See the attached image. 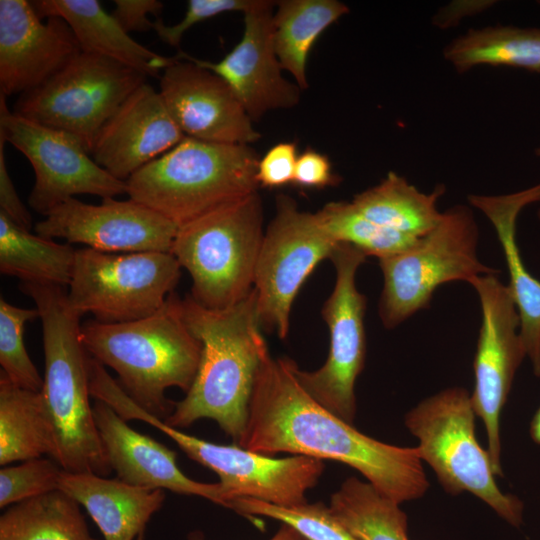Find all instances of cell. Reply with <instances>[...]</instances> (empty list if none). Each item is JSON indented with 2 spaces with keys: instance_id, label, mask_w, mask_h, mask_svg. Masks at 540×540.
<instances>
[{
  "instance_id": "35",
  "label": "cell",
  "mask_w": 540,
  "mask_h": 540,
  "mask_svg": "<svg viewBox=\"0 0 540 540\" xmlns=\"http://www.w3.org/2000/svg\"><path fill=\"white\" fill-rule=\"evenodd\" d=\"M63 468L55 461L35 458L0 470V507L59 489Z\"/></svg>"
},
{
  "instance_id": "22",
  "label": "cell",
  "mask_w": 540,
  "mask_h": 540,
  "mask_svg": "<svg viewBox=\"0 0 540 540\" xmlns=\"http://www.w3.org/2000/svg\"><path fill=\"white\" fill-rule=\"evenodd\" d=\"M470 205L492 223L509 273L507 285L520 319L519 333L533 372L540 377V281L525 268L516 243V221L521 210L540 201V183L511 194L469 195Z\"/></svg>"
},
{
  "instance_id": "19",
  "label": "cell",
  "mask_w": 540,
  "mask_h": 540,
  "mask_svg": "<svg viewBox=\"0 0 540 540\" xmlns=\"http://www.w3.org/2000/svg\"><path fill=\"white\" fill-rule=\"evenodd\" d=\"M41 19L30 1L0 0V93L6 97L43 85L81 51L65 20Z\"/></svg>"
},
{
  "instance_id": "5",
  "label": "cell",
  "mask_w": 540,
  "mask_h": 540,
  "mask_svg": "<svg viewBox=\"0 0 540 540\" xmlns=\"http://www.w3.org/2000/svg\"><path fill=\"white\" fill-rule=\"evenodd\" d=\"M258 161L250 145L185 137L131 175L127 194L181 226L257 192Z\"/></svg>"
},
{
  "instance_id": "43",
  "label": "cell",
  "mask_w": 540,
  "mask_h": 540,
  "mask_svg": "<svg viewBox=\"0 0 540 540\" xmlns=\"http://www.w3.org/2000/svg\"><path fill=\"white\" fill-rule=\"evenodd\" d=\"M530 436L535 443L540 444V408L531 421Z\"/></svg>"
},
{
  "instance_id": "17",
  "label": "cell",
  "mask_w": 540,
  "mask_h": 540,
  "mask_svg": "<svg viewBox=\"0 0 540 540\" xmlns=\"http://www.w3.org/2000/svg\"><path fill=\"white\" fill-rule=\"evenodd\" d=\"M273 7L272 1L258 0L243 13L242 37L220 61L197 59L185 52L176 56L220 76L252 121L270 110L294 107L301 96V88L284 78L281 72L273 40Z\"/></svg>"
},
{
  "instance_id": "7",
  "label": "cell",
  "mask_w": 540,
  "mask_h": 540,
  "mask_svg": "<svg viewBox=\"0 0 540 540\" xmlns=\"http://www.w3.org/2000/svg\"><path fill=\"white\" fill-rule=\"evenodd\" d=\"M475 416L468 390L452 387L422 400L405 415L404 422L419 441L421 460L434 470L447 493L469 492L519 528L523 503L499 489L490 455L475 436Z\"/></svg>"
},
{
  "instance_id": "32",
  "label": "cell",
  "mask_w": 540,
  "mask_h": 540,
  "mask_svg": "<svg viewBox=\"0 0 540 540\" xmlns=\"http://www.w3.org/2000/svg\"><path fill=\"white\" fill-rule=\"evenodd\" d=\"M316 216L335 242L350 244L366 256H376L379 260L402 253L416 243L374 224L352 202H329Z\"/></svg>"
},
{
  "instance_id": "40",
  "label": "cell",
  "mask_w": 540,
  "mask_h": 540,
  "mask_svg": "<svg viewBox=\"0 0 540 540\" xmlns=\"http://www.w3.org/2000/svg\"><path fill=\"white\" fill-rule=\"evenodd\" d=\"M5 143V139L0 135V212L17 226L30 231L32 216L20 200L9 175L4 152Z\"/></svg>"
},
{
  "instance_id": "36",
  "label": "cell",
  "mask_w": 540,
  "mask_h": 540,
  "mask_svg": "<svg viewBox=\"0 0 540 540\" xmlns=\"http://www.w3.org/2000/svg\"><path fill=\"white\" fill-rule=\"evenodd\" d=\"M258 0H189L183 19L175 25H166L160 18L153 23L159 38L172 47H178L184 33L195 24L225 12H246Z\"/></svg>"
},
{
  "instance_id": "44",
  "label": "cell",
  "mask_w": 540,
  "mask_h": 540,
  "mask_svg": "<svg viewBox=\"0 0 540 540\" xmlns=\"http://www.w3.org/2000/svg\"><path fill=\"white\" fill-rule=\"evenodd\" d=\"M535 155L540 158V147L536 148Z\"/></svg>"
},
{
  "instance_id": "1",
  "label": "cell",
  "mask_w": 540,
  "mask_h": 540,
  "mask_svg": "<svg viewBox=\"0 0 540 540\" xmlns=\"http://www.w3.org/2000/svg\"><path fill=\"white\" fill-rule=\"evenodd\" d=\"M288 357L269 353L257 371L244 432L237 445L262 454L289 453L348 465L401 504L429 487L417 447L369 437L316 402Z\"/></svg>"
},
{
  "instance_id": "16",
  "label": "cell",
  "mask_w": 540,
  "mask_h": 540,
  "mask_svg": "<svg viewBox=\"0 0 540 540\" xmlns=\"http://www.w3.org/2000/svg\"><path fill=\"white\" fill-rule=\"evenodd\" d=\"M178 225L133 200L102 199L98 205L70 198L34 226L49 239L111 253L170 252Z\"/></svg>"
},
{
  "instance_id": "10",
  "label": "cell",
  "mask_w": 540,
  "mask_h": 540,
  "mask_svg": "<svg viewBox=\"0 0 540 540\" xmlns=\"http://www.w3.org/2000/svg\"><path fill=\"white\" fill-rule=\"evenodd\" d=\"M146 78L112 59L80 51L43 85L20 95L12 112L76 136L91 153L101 128Z\"/></svg>"
},
{
  "instance_id": "24",
  "label": "cell",
  "mask_w": 540,
  "mask_h": 540,
  "mask_svg": "<svg viewBox=\"0 0 540 540\" xmlns=\"http://www.w3.org/2000/svg\"><path fill=\"white\" fill-rule=\"evenodd\" d=\"M30 2L40 18L65 20L83 52L112 59L147 77H157L174 61L135 41L97 0Z\"/></svg>"
},
{
  "instance_id": "34",
  "label": "cell",
  "mask_w": 540,
  "mask_h": 540,
  "mask_svg": "<svg viewBox=\"0 0 540 540\" xmlns=\"http://www.w3.org/2000/svg\"><path fill=\"white\" fill-rule=\"evenodd\" d=\"M39 316L36 307L21 308L0 299L1 372L14 384L32 391H41L44 379L26 350L23 335L25 324Z\"/></svg>"
},
{
  "instance_id": "42",
  "label": "cell",
  "mask_w": 540,
  "mask_h": 540,
  "mask_svg": "<svg viewBox=\"0 0 540 540\" xmlns=\"http://www.w3.org/2000/svg\"><path fill=\"white\" fill-rule=\"evenodd\" d=\"M188 540H205L199 532L191 533ZM270 540H306L288 525L283 524Z\"/></svg>"
},
{
  "instance_id": "41",
  "label": "cell",
  "mask_w": 540,
  "mask_h": 540,
  "mask_svg": "<svg viewBox=\"0 0 540 540\" xmlns=\"http://www.w3.org/2000/svg\"><path fill=\"white\" fill-rule=\"evenodd\" d=\"M495 1H453L442 7L432 18V23L440 28H449L473 14L480 13L493 5Z\"/></svg>"
},
{
  "instance_id": "2",
  "label": "cell",
  "mask_w": 540,
  "mask_h": 540,
  "mask_svg": "<svg viewBox=\"0 0 540 540\" xmlns=\"http://www.w3.org/2000/svg\"><path fill=\"white\" fill-rule=\"evenodd\" d=\"M187 325L202 343L195 379L164 421L185 428L214 420L238 444L248 418L259 366L269 353L261 332L255 289L224 310H209L188 295L181 299Z\"/></svg>"
},
{
  "instance_id": "3",
  "label": "cell",
  "mask_w": 540,
  "mask_h": 540,
  "mask_svg": "<svg viewBox=\"0 0 540 540\" xmlns=\"http://www.w3.org/2000/svg\"><path fill=\"white\" fill-rule=\"evenodd\" d=\"M81 340L91 357L117 373V382L136 404L163 420L175 406L166 390L177 387L186 393L202 354V343L187 325L181 299L173 293L156 313L140 320L85 322Z\"/></svg>"
},
{
  "instance_id": "4",
  "label": "cell",
  "mask_w": 540,
  "mask_h": 540,
  "mask_svg": "<svg viewBox=\"0 0 540 540\" xmlns=\"http://www.w3.org/2000/svg\"><path fill=\"white\" fill-rule=\"evenodd\" d=\"M19 288L34 301L42 322L45 374L41 393L55 431V461L67 472L105 477L112 468L89 400L81 317L69 307L65 287L21 282Z\"/></svg>"
},
{
  "instance_id": "30",
  "label": "cell",
  "mask_w": 540,
  "mask_h": 540,
  "mask_svg": "<svg viewBox=\"0 0 540 540\" xmlns=\"http://www.w3.org/2000/svg\"><path fill=\"white\" fill-rule=\"evenodd\" d=\"M0 540H97L79 504L56 490L11 507L0 517Z\"/></svg>"
},
{
  "instance_id": "23",
  "label": "cell",
  "mask_w": 540,
  "mask_h": 540,
  "mask_svg": "<svg viewBox=\"0 0 540 540\" xmlns=\"http://www.w3.org/2000/svg\"><path fill=\"white\" fill-rule=\"evenodd\" d=\"M58 490L84 506L104 540H142L147 523L165 500L163 489L65 470L61 473Z\"/></svg>"
},
{
  "instance_id": "21",
  "label": "cell",
  "mask_w": 540,
  "mask_h": 540,
  "mask_svg": "<svg viewBox=\"0 0 540 540\" xmlns=\"http://www.w3.org/2000/svg\"><path fill=\"white\" fill-rule=\"evenodd\" d=\"M93 413L118 479L134 486L199 496L230 509L232 499L219 482L203 483L187 477L177 465L175 451L132 429L108 404L95 400Z\"/></svg>"
},
{
  "instance_id": "28",
  "label": "cell",
  "mask_w": 540,
  "mask_h": 540,
  "mask_svg": "<svg viewBox=\"0 0 540 540\" xmlns=\"http://www.w3.org/2000/svg\"><path fill=\"white\" fill-rule=\"evenodd\" d=\"M443 55L458 73L478 65L540 72V28L488 26L469 29L448 43Z\"/></svg>"
},
{
  "instance_id": "33",
  "label": "cell",
  "mask_w": 540,
  "mask_h": 540,
  "mask_svg": "<svg viewBox=\"0 0 540 540\" xmlns=\"http://www.w3.org/2000/svg\"><path fill=\"white\" fill-rule=\"evenodd\" d=\"M230 509L243 516H263L290 526L306 540H358L322 502L279 506L254 498H237Z\"/></svg>"
},
{
  "instance_id": "38",
  "label": "cell",
  "mask_w": 540,
  "mask_h": 540,
  "mask_svg": "<svg viewBox=\"0 0 540 540\" xmlns=\"http://www.w3.org/2000/svg\"><path fill=\"white\" fill-rule=\"evenodd\" d=\"M339 182L326 155L313 149L302 152L296 162L293 183L302 188H325Z\"/></svg>"
},
{
  "instance_id": "6",
  "label": "cell",
  "mask_w": 540,
  "mask_h": 540,
  "mask_svg": "<svg viewBox=\"0 0 540 540\" xmlns=\"http://www.w3.org/2000/svg\"><path fill=\"white\" fill-rule=\"evenodd\" d=\"M264 232L258 192L178 227L170 253L189 272L197 304L224 310L252 291Z\"/></svg>"
},
{
  "instance_id": "14",
  "label": "cell",
  "mask_w": 540,
  "mask_h": 540,
  "mask_svg": "<svg viewBox=\"0 0 540 540\" xmlns=\"http://www.w3.org/2000/svg\"><path fill=\"white\" fill-rule=\"evenodd\" d=\"M0 135L31 163L35 182L29 206L46 215L77 194L113 198L127 194L126 181L99 166L74 135L14 114L0 93Z\"/></svg>"
},
{
  "instance_id": "20",
  "label": "cell",
  "mask_w": 540,
  "mask_h": 540,
  "mask_svg": "<svg viewBox=\"0 0 540 540\" xmlns=\"http://www.w3.org/2000/svg\"><path fill=\"white\" fill-rule=\"evenodd\" d=\"M185 137L160 92L145 82L104 124L90 154L112 176L127 181Z\"/></svg>"
},
{
  "instance_id": "15",
  "label": "cell",
  "mask_w": 540,
  "mask_h": 540,
  "mask_svg": "<svg viewBox=\"0 0 540 540\" xmlns=\"http://www.w3.org/2000/svg\"><path fill=\"white\" fill-rule=\"evenodd\" d=\"M468 283L477 292L482 312L471 401L485 427L494 473L502 476L499 419L515 373L527 355L519 333L518 311L507 285L496 274L479 275Z\"/></svg>"
},
{
  "instance_id": "8",
  "label": "cell",
  "mask_w": 540,
  "mask_h": 540,
  "mask_svg": "<svg viewBox=\"0 0 540 540\" xmlns=\"http://www.w3.org/2000/svg\"><path fill=\"white\" fill-rule=\"evenodd\" d=\"M479 228L472 210L457 204L411 248L380 259L383 289L379 316L395 328L420 310L428 309L435 290L452 281L469 282L479 275L497 274L477 255Z\"/></svg>"
},
{
  "instance_id": "25",
  "label": "cell",
  "mask_w": 540,
  "mask_h": 540,
  "mask_svg": "<svg viewBox=\"0 0 540 540\" xmlns=\"http://www.w3.org/2000/svg\"><path fill=\"white\" fill-rule=\"evenodd\" d=\"M445 191L439 184L431 193H423L390 171L379 184L355 195L351 202L374 224L417 242L438 224L442 212L437 209V201Z\"/></svg>"
},
{
  "instance_id": "9",
  "label": "cell",
  "mask_w": 540,
  "mask_h": 540,
  "mask_svg": "<svg viewBox=\"0 0 540 540\" xmlns=\"http://www.w3.org/2000/svg\"><path fill=\"white\" fill-rule=\"evenodd\" d=\"M181 276L170 252L111 253L84 247L75 252L67 302L73 312L102 323L140 320L156 313Z\"/></svg>"
},
{
  "instance_id": "29",
  "label": "cell",
  "mask_w": 540,
  "mask_h": 540,
  "mask_svg": "<svg viewBox=\"0 0 540 540\" xmlns=\"http://www.w3.org/2000/svg\"><path fill=\"white\" fill-rule=\"evenodd\" d=\"M75 252L72 246L32 234L0 212V271L35 282L68 287L72 278Z\"/></svg>"
},
{
  "instance_id": "39",
  "label": "cell",
  "mask_w": 540,
  "mask_h": 540,
  "mask_svg": "<svg viewBox=\"0 0 540 540\" xmlns=\"http://www.w3.org/2000/svg\"><path fill=\"white\" fill-rule=\"evenodd\" d=\"M111 12L126 33L153 30L148 14L159 16L163 3L158 0H115Z\"/></svg>"
},
{
  "instance_id": "37",
  "label": "cell",
  "mask_w": 540,
  "mask_h": 540,
  "mask_svg": "<svg viewBox=\"0 0 540 540\" xmlns=\"http://www.w3.org/2000/svg\"><path fill=\"white\" fill-rule=\"evenodd\" d=\"M297 158L294 142H280L271 147L258 161L256 179L259 186L277 188L293 183Z\"/></svg>"
},
{
  "instance_id": "27",
  "label": "cell",
  "mask_w": 540,
  "mask_h": 540,
  "mask_svg": "<svg viewBox=\"0 0 540 540\" xmlns=\"http://www.w3.org/2000/svg\"><path fill=\"white\" fill-rule=\"evenodd\" d=\"M349 8L337 0H283L273 14L277 58L301 88H307L306 65L319 36Z\"/></svg>"
},
{
  "instance_id": "45",
  "label": "cell",
  "mask_w": 540,
  "mask_h": 540,
  "mask_svg": "<svg viewBox=\"0 0 540 540\" xmlns=\"http://www.w3.org/2000/svg\"><path fill=\"white\" fill-rule=\"evenodd\" d=\"M538 217H539V219H540V210L538 211Z\"/></svg>"
},
{
  "instance_id": "26",
  "label": "cell",
  "mask_w": 540,
  "mask_h": 540,
  "mask_svg": "<svg viewBox=\"0 0 540 540\" xmlns=\"http://www.w3.org/2000/svg\"><path fill=\"white\" fill-rule=\"evenodd\" d=\"M57 457L53 424L41 391L14 384L0 373V464Z\"/></svg>"
},
{
  "instance_id": "11",
  "label": "cell",
  "mask_w": 540,
  "mask_h": 540,
  "mask_svg": "<svg viewBox=\"0 0 540 540\" xmlns=\"http://www.w3.org/2000/svg\"><path fill=\"white\" fill-rule=\"evenodd\" d=\"M119 412L126 421L140 420L160 430L189 458L214 471L232 502L247 497L279 506L303 504L306 492L315 487L325 468L323 460L316 458H273L237 444L206 441L168 425L130 398L123 400Z\"/></svg>"
},
{
  "instance_id": "13",
  "label": "cell",
  "mask_w": 540,
  "mask_h": 540,
  "mask_svg": "<svg viewBox=\"0 0 540 540\" xmlns=\"http://www.w3.org/2000/svg\"><path fill=\"white\" fill-rule=\"evenodd\" d=\"M316 213L301 211L287 195L264 232L254 276L261 328L285 339L292 304L315 267L337 246Z\"/></svg>"
},
{
  "instance_id": "18",
  "label": "cell",
  "mask_w": 540,
  "mask_h": 540,
  "mask_svg": "<svg viewBox=\"0 0 540 540\" xmlns=\"http://www.w3.org/2000/svg\"><path fill=\"white\" fill-rule=\"evenodd\" d=\"M159 92L186 137L239 145L261 137L229 85L192 61L175 57L160 77Z\"/></svg>"
},
{
  "instance_id": "31",
  "label": "cell",
  "mask_w": 540,
  "mask_h": 540,
  "mask_svg": "<svg viewBox=\"0 0 540 540\" xmlns=\"http://www.w3.org/2000/svg\"><path fill=\"white\" fill-rule=\"evenodd\" d=\"M399 505L356 477L347 478L329 504L358 540H409L407 516Z\"/></svg>"
},
{
  "instance_id": "12",
  "label": "cell",
  "mask_w": 540,
  "mask_h": 540,
  "mask_svg": "<svg viewBox=\"0 0 540 540\" xmlns=\"http://www.w3.org/2000/svg\"><path fill=\"white\" fill-rule=\"evenodd\" d=\"M366 257L358 248L346 243H338L333 250L329 259L334 265L336 280L322 308L330 335L328 357L315 371L295 368L305 391L350 424L356 415L355 382L366 357L364 316L367 298L355 282L357 270Z\"/></svg>"
}]
</instances>
